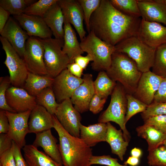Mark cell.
<instances>
[{
  "mask_svg": "<svg viewBox=\"0 0 166 166\" xmlns=\"http://www.w3.org/2000/svg\"><path fill=\"white\" fill-rule=\"evenodd\" d=\"M115 46L116 52L124 53L134 61L141 73L150 71L152 68L156 49L148 46L136 37L125 39Z\"/></svg>",
  "mask_w": 166,
  "mask_h": 166,
  "instance_id": "5",
  "label": "cell"
},
{
  "mask_svg": "<svg viewBox=\"0 0 166 166\" xmlns=\"http://www.w3.org/2000/svg\"><path fill=\"white\" fill-rule=\"evenodd\" d=\"M36 135L33 144L37 147H42L45 154L57 162L63 165L57 139L53 135L51 129Z\"/></svg>",
  "mask_w": 166,
  "mask_h": 166,
  "instance_id": "22",
  "label": "cell"
},
{
  "mask_svg": "<svg viewBox=\"0 0 166 166\" xmlns=\"http://www.w3.org/2000/svg\"><path fill=\"white\" fill-rule=\"evenodd\" d=\"M64 34L62 50L68 57L70 63L74 62L75 58L84 53L77 40L76 34L71 24L64 20Z\"/></svg>",
  "mask_w": 166,
  "mask_h": 166,
  "instance_id": "26",
  "label": "cell"
},
{
  "mask_svg": "<svg viewBox=\"0 0 166 166\" xmlns=\"http://www.w3.org/2000/svg\"><path fill=\"white\" fill-rule=\"evenodd\" d=\"M13 140L7 134H0V155L10 149Z\"/></svg>",
  "mask_w": 166,
  "mask_h": 166,
  "instance_id": "47",
  "label": "cell"
},
{
  "mask_svg": "<svg viewBox=\"0 0 166 166\" xmlns=\"http://www.w3.org/2000/svg\"><path fill=\"white\" fill-rule=\"evenodd\" d=\"M163 145L166 148V137L164 142Z\"/></svg>",
  "mask_w": 166,
  "mask_h": 166,
  "instance_id": "55",
  "label": "cell"
},
{
  "mask_svg": "<svg viewBox=\"0 0 166 166\" xmlns=\"http://www.w3.org/2000/svg\"><path fill=\"white\" fill-rule=\"evenodd\" d=\"M101 0H77L82 10L84 21L88 33L90 32L89 21L93 13L99 7Z\"/></svg>",
  "mask_w": 166,
  "mask_h": 166,
  "instance_id": "38",
  "label": "cell"
},
{
  "mask_svg": "<svg viewBox=\"0 0 166 166\" xmlns=\"http://www.w3.org/2000/svg\"><path fill=\"white\" fill-rule=\"evenodd\" d=\"M28 122L29 133L35 134L53 128V115L37 105L31 111Z\"/></svg>",
  "mask_w": 166,
  "mask_h": 166,
  "instance_id": "21",
  "label": "cell"
},
{
  "mask_svg": "<svg viewBox=\"0 0 166 166\" xmlns=\"http://www.w3.org/2000/svg\"><path fill=\"white\" fill-rule=\"evenodd\" d=\"M43 18L54 38L64 41V18L57 2L50 7Z\"/></svg>",
  "mask_w": 166,
  "mask_h": 166,
  "instance_id": "23",
  "label": "cell"
},
{
  "mask_svg": "<svg viewBox=\"0 0 166 166\" xmlns=\"http://www.w3.org/2000/svg\"><path fill=\"white\" fill-rule=\"evenodd\" d=\"M141 18L166 26V6L159 0H138Z\"/></svg>",
  "mask_w": 166,
  "mask_h": 166,
  "instance_id": "20",
  "label": "cell"
},
{
  "mask_svg": "<svg viewBox=\"0 0 166 166\" xmlns=\"http://www.w3.org/2000/svg\"><path fill=\"white\" fill-rule=\"evenodd\" d=\"M29 37L44 39L51 38L52 33L43 18L23 13L13 16Z\"/></svg>",
  "mask_w": 166,
  "mask_h": 166,
  "instance_id": "16",
  "label": "cell"
},
{
  "mask_svg": "<svg viewBox=\"0 0 166 166\" xmlns=\"http://www.w3.org/2000/svg\"><path fill=\"white\" fill-rule=\"evenodd\" d=\"M106 124L107 129L105 141L110 146L112 153L117 155L121 160L123 161L129 142L125 140L121 129H117L110 122Z\"/></svg>",
  "mask_w": 166,
  "mask_h": 166,
  "instance_id": "24",
  "label": "cell"
},
{
  "mask_svg": "<svg viewBox=\"0 0 166 166\" xmlns=\"http://www.w3.org/2000/svg\"><path fill=\"white\" fill-rule=\"evenodd\" d=\"M126 98L127 103V110L125 119V124L133 116L145 111L148 106V105L132 95L126 94Z\"/></svg>",
  "mask_w": 166,
  "mask_h": 166,
  "instance_id": "36",
  "label": "cell"
},
{
  "mask_svg": "<svg viewBox=\"0 0 166 166\" xmlns=\"http://www.w3.org/2000/svg\"><path fill=\"white\" fill-rule=\"evenodd\" d=\"M1 36L6 39L23 58L26 42L30 37L16 21L10 17L2 31Z\"/></svg>",
  "mask_w": 166,
  "mask_h": 166,
  "instance_id": "19",
  "label": "cell"
},
{
  "mask_svg": "<svg viewBox=\"0 0 166 166\" xmlns=\"http://www.w3.org/2000/svg\"><path fill=\"white\" fill-rule=\"evenodd\" d=\"M117 83L110 78L105 71H101L93 82L95 94L107 98L111 94Z\"/></svg>",
  "mask_w": 166,
  "mask_h": 166,
  "instance_id": "30",
  "label": "cell"
},
{
  "mask_svg": "<svg viewBox=\"0 0 166 166\" xmlns=\"http://www.w3.org/2000/svg\"><path fill=\"white\" fill-rule=\"evenodd\" d=\"M107 129L106 123H99L85 126L81 125L80 138L91 147L97 143L105 141Z\"/></svg>",
  "mask_w": 166,
  "mask_h": 166,
  "instance_id": "25",
  "label": "cell"
},
{
  "mask_svg": "<svg viewBox=\"0 0 166 166\" xmlns=\"http://www.w3.org/2000/svg\"><path fill=\"white\" fill-rule=\"evenodd\" d=\"M22 149L27 166H64L33 144L26 145Z\"/></svg>",
  "mask_w": 166,
  "mask_h": 166,
  "instance_id": "27",
  "label": "cell"
},
{
  "mask_svg": "<svg viewBox=\"0 0 166 166\" xmlns=\"http://www.w3.org/2000/svg\"><path fill=\"white\" fill-rule=\"evenodd\" d=\"M11 148L16 166H27L22 154L21 148L13 141Z\"/></svg>",
  "mask_w": 166,
  "mask_h": 166,
  "instance_id": "45",
  "label": "cell"
},
{
  "mask_svg": "<svg viewBox=\"0 0 166 166\" xmlns=\"http://www.w3.org/2000/svg\"><path fill=\"white\" fill-rule=\"evenodd\" d=\"M141 20L140 18L120 12L109 0H101L90 18V31L100 39L115 46L125 39L136 37Z\"/></svg>",
  "mask_w": 166,
  "mask_h": 166,
  "instance_id": "1",
  "label": "cell"
},
{
  "mask_svg": "<svg viewBox=\"0 0 166 166\" xmlns=\"http://www.w3.org/2000/svg\"><path fill=\"white\" fill-rule=\"evenodd\" d=\"M142 151L139 148L135 147L132 149L130 152L131 156L140 158L142 155Z\"/></svg>",
  "mask_w": 166,
  "mask_h": 166,
  "instance_id": "53",
  "label": "cell"
},
{
  "mask_svg": "<svg viewBox=\"0 0 166 166\" xmlns=\"http://www.w3.org/2000/svg\"><path fill=\"white\" fill-rule=\"evenodd\" d=\"M144 121V124L152 126L166 134V115L153 116Z\"/></svg>",
  "mask_w": 166,
  "mask_h": 166,
  "instance_id": "42",
  "label": "cell"
},
{
  "mask_svg": "<svg viewBox=\"0 0 166 166\" xmlns=\"http://www.w3.org/2000/svg\"><path fill=\"white\" fill-rule=\"evenodd\" d=\"M137 136L145 139L148 144V151L163 145L166 134L163 133L154 127L144 124L136 129Z\"/></svg>",
  "mask_w": 166,
  "mask_h": 166,
  "instance_id": "29",
  "label": "cell"
},
{
  "mask_svg": "<svg viewBox=\"0 0 166 166\" xmlns=\"http://www.w3.org/2000/svg\"><path fill=\"white\" fill-rule=\"evenodd\" d=\"M53 81V78L48 75L29 72L23 87L30 95L36 97L45 89L51 87Z\"/></svg>",
  "mask_w": 166,
  "mask_h": 166,
  "instance_id": "28",
  "label": "cell"
},
{
  "mask_svg": "<svg viewBox=\"0 0 166 166\" xmlns=\"http://www.w3.org/2000/svg\"><path fill=\"white\" fill-rule=\"evenodd\" d=\"M83 81L82 78L73 75L67 68L54 77L51 87L57 103L70 99L75 90Z\"/></svg>",
  "mask_w": 166,
  "mask_h": 166,
  "instance_id": "12",
  "label": "cell"
},
{
  "mask_svg": "<svg viewBox=\"0 0 166 166\" xmlns=\"http://www.w3.org/2000/svg\"><path fill=\"white\" fill-rule=\"evenodd\" d=\"M110 78L119 83L127 94L135 93L142 74L135 61L126 54L115 52L112 56V62L105 71Z\"/></svg>",
  "mask_w": 166,
  "mask_h": 166,
  "instance_id": "3",
  "label": "cell"
},
{
  "mask_svg": "<svg viewBox=\"0 0 166 166\" xmlns=\"http://www.w3.org/2000/svg\"><path fill=\"white\" fill-rule=\"evenodd\" d=\"M0 166H16L12 148L0 155Z\"/></svg>",
  "mask_w": 166,
  "mask_h": 166,
  "instance_id": "46",
  "label": "cell"
},
{
  "mask_svg": "<svg viewBox=\"0 0 166 166\" xmlns=\"http://www.w3.org/2000/svg\"><path fill=\"white\" fill-rule=\"evenodd\" d=\"M67 69L73 75L78 78H81L83 69L77 63L74 62L69 64Z\"/></svg>",
  "mask_w": 166,
  "mask_h": 166,
  "instance_id": "49",
  "label": "cell"
},
{
  "mask_svg": "<svg viewBox=\"0 0 166 166\" xmlns=\"http://www.w3.org/2000/svg\"><path fill=\"white\" fill-rule=\"evenodd\" d=\"M147 158L150 166H166V148L163 144L148 151Z\"/></svg>",
  "mask_w": 166,
  "mask_h": 166,
  "instance_id": "37",
  "label": "cell"
},
{
  "mask_svg": "<svg viewBox=\"0 0 166 166\" xmlns=\"http://www.w3.org/2000/svg\"><path fill=\"white\" fill-rule=\"evenodd\" d=\"M160 2L164 4L166 6V0H159Z\"/></svg>",
  "mask_w": 166,
  "mask_h": 166,
  "instance_id": "54",
  "label": "cell"
},
{
  "mask_svg": "<svg viewBox=\"0 0 166 166\" xmlns=\"http://www.w3.org/2000/svg\"><path fill=\"white\" fill-rule=\"evenodd\" d=\"M44 48L41 39L30 37L27 40L23 59L29 72L48 75L44 61Z\"/></svg>",
  "mask_w": 166,
  "mask_h": 166,
  "instance_id": "9",
  "label": "cell"
},
{
  "mask_svg": "<svg viewBox=\"0 0 166 166\" xmlns=\"http://www.w3.org/2000/svg\"><path fill=\"white\" fill-rule=\"evenodd\" d=\"M126 94L123 86L117 82L111 95L109 105L99 117L98 122L107 123L112 121L117 124L122 131L125 140L129 142L131 137L125 123L127 110Z\"/></svg>",
  "mask_w": 166,
  "mask_h": 166,
  "instance_id": "6",
  "label": "cell"
},
{
  "mask_svg": "<svg viewBox=\"0 0 166 166\" xmlns=\"http://www.w3.org/2000/svg\"><path fill=\"white\" fill-rule=\"evenodd\" d=\"M10 84L9 77L7 76L0 78V109L5 111L16 113L8 105L6 99V92Z\"/></svg>",
  "mask_w": 166,
  "mask_h": 166,
  "instance_id": "39",
  "label": "cell"
},
{
  "mask_svg": "<svg viewBox=\"0 0 166 166\" xmlns=\"http://www.w3.org/2000/svg\"><path fill=\"white\" fill-rule=\"evenodd\" d=\"M152 69V72L155 74L166 78V43L156 48Z\"/></svg>",
  "mask_w": 166,
  "mask_h": 166,
  "instance_id": "33",
  "label": "cell"
},
{
  "mask_svg": "<svg viewBox=\"0 0 166 166\" xmlns=\"http://www.w3.org/2000/svg\"><path fill=\"white\" fill-rule=\"evenodd\" d=\"M58 0H39L28 6L24 13L43 18L50 7L57 2Z\"/></svg>",
  "mask_w": 166,
  "mask_h": 166,
  "instance_id": "35",
  "label": "cell"
},
{
  "mask_svg": "<svg viewBox=\"0 0 166 166\" xmlns=\"http://www.w3.org/2000/svg\"><path fill=\"white\" fill-rule=\"evenodd\" d=\"M54 115L66 131L74 136L80 137L81 117L80 113L73 106L70 99L59 103Z\"/></svg>",
  "mask_w": 166,
  "mask_h": 166,
  "instance_id": "10",
  "label": "cell"
},
{
  "mask_svg": "<svg viewBox=\"0 0 166 166\" xmlns=\"http://www.w3.org/2000/svg\"><path fill=\"white\" fill-rule=\"evenodd\" d=\"M141 115L144 121L155 116L166 115V102H153L148 105L145 110L141 113Z\"/></svg>",
  "mask_w": 166,
  "mask_h": 166,
  "instance_id": "40",
  "label": "cell"
},
{
  "mask_svg": "<svg viewBox=\"0 0 166 166\" xmlns=\"http://www.w3.org/2000/svg\"><path fill=\"white\" fill-rule=\"evenodd\" d=\"M136 37L148 46L156 49L166 43V27L141 19Z\"/></svg>",
  "mask_w": 166,
  "mask_h": 166,
  "instance_id": "13",
  "label": "cell"
},
{
  "mask_svg": "<svg viewBox=\"0 0 166 166\" xmlns=\"http://www.w3.org/2000/svg\"><path fill=\"white\" fill-rule=\"evenodd\" d=\"M41 40L44 48L43 59L47 75L54 78L70 63L68 57L62 49L64 41L52 38Z\"/></svg>",
  "mask_w": 166,
  "mask_h": 166,
  "instance_id": "7",
  "label": "cell"
},
{
  "mask_svg": "<svg viewBox=\"0 0 166 166\" xmlns=\"http://www.w3.org/2000/svg\"><path fill=\"white\" fill-rule=\"evenodd\" d=\"M35 2L33 0H0V6L10 14L18 15L24 13L25 10Z\"/></svg>",
  "mask_w": 166,
  "mask_h": 166,
  "instance_id": "34",
  "label": "cell"
},
{
  "mask_svg": "<svg viewBox=\"0 0 166 166\" xmlns=\"http://www.w3.org/2000/svg\"><path fill=\"white\" fill-rule=\"evenodd\" d=\"M64 20L72 25L78 33L81 41L86 36L83 26L84 16L82 8L77 0H58Z\"/></svg>",
  "mask_w": 166,
  "mask_h": 166,
  "instance_id": "15",
  "label": "cell"
},
{
  "mask_svg": "<svg viewBox=\"0 0 166 166\" xmlns=\"http://www.w3.org/2000/svg\"><path fill=\"white\" fill-rule=\"evenodd\" d=\"M109 1L116 9L124 14L141 18L138 0H109Z\"/></svg>",
  "mask_w": 166,
  "mask_h": 166,
  "instance_id": "32",
  "label": "cell"
},
{
  "mask_svg": "<svg viewBox=\"0 0 166 166\" xmlns=\"http://www.w3.org/2000/svg\"><path fill=\"white\" fill-rule=\"evenodd\" d=\"M31 111L21 113L6 111L10 125L7 134L21 148L26 145L25 137L29 133L28 120Z\"/></svg>",
  "mask_w": 166,
  "mask_h": 166,
  "instance_id": "11",
  "label": "cell"
},
{
  "mask_svg": "<svg viewBox=\"0 0 166 166\" xmlns=\"http://www.w3.org/2000/svg\"><path fill=\"white\" fill-rule=\"evenodd\" d=\"M10 125L6 111H0V133L7 134L9 131Z\"/></svg>",
  "mask_w": 166,
  "mask_h": 166,
  "instance_id": "48",
  "label": "cell"
},
{
  "mask_svg": "<svg viewBox=\"0 0 166 166\" xmlns=\"http://www.w3.org/2000/svg\"><path fill=\"white\" fill-rule=\"evenodd\" d=\"M107 99L95 94L90 102L89 110L94 114L99 113L103 109Z\"/></svg>",
  "mask_w": 166,
  "mask_h": 166,
  "instance_id": "43",
  "label": "cell"
},
{
  "mask_svg": "<svg viewBox=\"0 0 166 166\" xmlns=\"http://www.w3.org/2000/svg\"><path fill=\"white\" fill-rule=\"evenodd\" d=\"M10 14L7 11L0 6V33L10 18Z\"/></svg>",
  "mask_w": 166,
  "mask_h": 166,
  "instance_id": "51",
  "label": "cell"
},
{
  "mask_svg": "<svg viewBox=\"0 0 166 166\" xmlns=\"http://www.w3.org/2000/svg\"><path fill=\"white\" fill-rule=\"evenodd\" d=\"M35 97L37 105L44 107L52 115H55L59 103L51 87L45 89Z\"/></svg>",
  "mask_w": 166,
  "mask_h": 166,
  "instance_id": "31",
  "label": "cell"
},
{
  "mask_svg": "<svg viewBox=\"0 0 166 166\" xmlns=\"http://www.w3.org/2000/svg\"><path fill=\"white\" fill-rule=\"evenodd\" d=\"M82 83L75 90L70 100L74 108L80 113L89 110V104L95 94L92 75L84 74Z\"/></svg>",
  "mask_w": 166,
  "mask_h": 166,
  "instance_id": "17",
  "label": "cell"
},
{
  "mask_svg": "<svg viewBox=\"0 0 166 166\" xmlns=\"http://www.w3.org/2000/svg\"><path fill=\"white\" fill-rule=\"evenodd\" d=\"M162 78L150 70L142 73L133 95L147 105L151 104Z\"/></svg>",
  "mask_w": 166,
  "mask_h": 166,
  "instance_id": "14",
  "label": "cell"
},
{
  "mask_svg": "<svg viewBox=\"0 0 166 166\" xmlns=\"http://www.w3.org/2000/svg\"><path fill=\"white\" fill-rule=\"evenodd\" d=\"M0 40L6 54L3 63L8 69L11 84L17 87H23L29 72L23 59L6 39L1 36Z\"/></svg>",
  "mask_w": 166,
  "mask_h": 166,
  "instance_id": "8",
  "label": "cell"
},
{
  "mask_svg": "<svg viewBox=\"0 0 166 166\" xmlns=\"http://www.w3.org/2000/svg\"><path fill=\"white\" fill-rule=\"evenodd\" d=\"M83 51L93 59L92 69L97 71H106L112 62V56L116 52L115 46L100 39L91 31L80 42Z\"/></svg>",
  "mask_w": 166,
  "mask_h": 166,
  "instance_id": "4",
  "label": "cell"
},
{
  "mask_svg": "<svg viewBox=\"0 0 166 166\" xmlns=\"http://www.w3.org/2000/svg\"><path fill=\"white\" fill-rule=\"evenodd\" d=\"M89 164L91 166L93 164H99L107 166H128L127 164H120L117 159L112 158L109 155H93L90 159Z\"/></svg>",
  "mask_w": 166,
  "mask_h": 166,
  "instance_id": "41",
  "label": "cell"
},
{
  "mask_svg": "<svg viewBox=\"0 0 166 166\" xmlns=\"http://www.w3.org/2000/svg\"><path fill=\"white\" fill-rule=\"evenodd\" d=\"M153 102H166V78H163L156 92Z\"/></svg>",
  "mask_w": 166,
  "mask_h": 166,
  "instance_id": "44",
  "label": "cell"
},
{
  "mask_svg": "<svg viewBox=\"0 0 166 166\" xmlns=\"http://www.w3.org/2000/svg\"><path fill=\"white\" fill-rule=\"evenodd\" d=\"M6 102L16 113L32 111L37 105L36 97L30 95L24 89L13 86L7 90Z\"/></svg>",
  "mask_w": 166,
  "mask_h": 166,
  "instance_id": "18",
  "label": "cell"
},
{
  "mask_svg": "<svg viewBox=\"0 0 166 166\" xmlns=\"http://www.w3.org/2000/svg\"><path fill=\"white\" fill-rule=\"evenodd\" d=\"M53 120V128L59 136V148L64 166H91L89 161L93 155L91 147L80 137L66 131L55 115Z\"/></svg>",
  "mask_w": 166,
  "mask_h": 166,
  "instance_id": "2",
  "label": "cell"
},
{
  "mask_svg": "<svg viewBox=\"0 0 166 166\" xmlns=\"http://www.w3.org/2000/svg\"><path fill=\"white\" fill-rule=\"evenodd\" d=\"M140 162V158L131 156H129L124 162V164L131 166H137L139 164Z\"/></svg>",
  "mask_w": 166,
  "mask_h": 166,
  "instance_id": "52",
  "label": "cell"
},
{
  "mask_svg": "<svg viewBox=\"0 0 166 166\" xmlns=\"http://www.w3.org/2000/svg\"><path fill=\"white\" fill-rule=\"evenodd\" d=\"M92 57L89 54L85 56L81 55L77 57L75 59L74 62L78 64L83 70L85 69L90 61H93Z\"/></svg>",
  "mask_w": 166,
  "mask_h": 166,
  "instance_id": "50",
  "label": "cell"
}]
</instances>
